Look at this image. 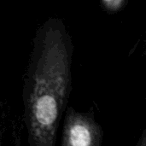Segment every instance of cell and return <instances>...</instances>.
<instances>
[{"label": "cell", "mask_w": 146, "mask_h": 146, "mask_svg": "<svg viewBox=\"0 0 146 146\" xmlns=\"http://www.w3.org/2000/svg\"><path fill=\"white\" fill-rule=\"evenodd\" d=\"M70 145L75 146H86L91 143V134L88 128L81 124L74 125L69 133Z\"/></svg>", "instance_id": "obj_1"}]
</instances>
